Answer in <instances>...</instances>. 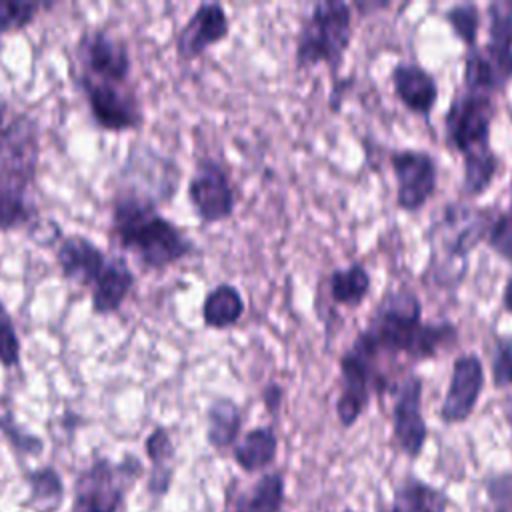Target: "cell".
I'll return each instance as SVG.
<instances>
[{"label":"cell","instance_id":"6da1fadb","mask_svg":"<svg viewBox=\"0 0 512 512\" xmlns=\"http://www.w3.org/2000/svg\"><path fill=\"white\" fill-rule=\"evenodd\" d=\"M358 338L382 360V356H406L412 362L438 358L456 344L458 326L440 320L424 322L420 296L406 286L386 290L374 306Z\"/></svg>","mask_w":512,"mask_h":512},{"label":"cell","instance_id":"7a4b0ae2","mask_svg":"<svg viewBox=\"0 0 512 512\" xmlns=\"http://www.w3.org/2000/svg\"><path fill=\"white\" fill-rule=\"evenodd\" d=\"M110 220L116 244L148 270H166L196 250L192 238L160 214L154 202L132 192H116Z\"/></svg>","mask_w":512,"mask_h":512},{"label":"cell","instance_id":"3957f363","mask_svg":"<svg viewBox=\"0 0 512 512\" xmlns=\"http://www.w3.org/2000/svg\"><path fill=\"white\" fill-rule=\"evenodd\" d=\"M352 42V6L342 0L316 2L310 14L302 20L294 62L298 70H308L318 64L330 66L336 72Z\"/></svg>","mask_w":512,"mask_h":512},{"label":"cell","instance_id":"277c9868","mask_svg":"<svg viewBox=\"0 0 512 512\" xmlns=\"http://www.w3.org/2000/svg\"><path fill=\"white\" fill-rule=\"evenodd\" d=\"M340 394L336 400V416L344 428L356 424L372 394L392 392L396 384L390 382L378 356L356 336L350 348L340 356Z\"/></svg>","mask_w":512,"mask_h":512},{"label":"cell","instance_id":"5b68a950","mask_svg":"<svg viewBox=\"0 0 512 512\" xmlns=\"http://www.w3.org/2000/svg\"><path fill=\"white\" fill-rule=\"evenodd\" d=\"M494 118L496 100L492 94L470 90L458 92L444 114L448 146L462 154V158L494 150L490 144Z\"/></svg>","mask_w":512,"mask_h":512},{"label":"cell","instance_id":"8992f818","mask_svg":"<svg viewBox=\"0 0 512 512\" xmlns=\"http://www.w3.org/2000/svg\"><path fill=\"white\" fill-rule=\"evenodd\" d=\"M494 214L496 210L492 208H478L462 202L446 204L432 230L436 252H442L448 264H466L470 252L484 242Z\"/></svg>","mask_w":512,"mask_h":512},{"label":"cell","instance_id":"52a82bcc","mask_svg":"<svg viewBox=\"0 0 512 512\" xmlns=\"http://www.w3.org/2000/svg\"><path fill=\"white\" fill-rule=\"evenodd\" d=\"M188 202L202 224H216L232 218L236 190L224 166L214 158H198L186 186Z\"/></svg>","mask_w":512,"mask_h":512},{"label":"cell","instance_id":"ba28073f","mask_svg":"<svg viewBox=\"0 0 512 512\" xmlns=\"http://www.w3.org/2000/svg\"><path fill=\"white\" fill-rule=\"evenodd\" d=\"M388 162L396 180V206L404 212L424 208L438 186L436 158L420 148H394Z\"/></svg>","mask_w":512,"mask_h":512},{"label":"cell","instance_id":"9c48e42d","mask_svg":"<svg viewBox=\"0 0 512 512\" xmlns=\"http://www.w3.org/2000/svg\"><path fill=\"white\" fill-rule=\"evenodd\" d=\"M78 58L86 78L110 84H124L132 74L128 44L104 28L86 30L78 42Z\"/></svg>","mask_w":512,"mask_h":512},{"label":"cell","instance_id":"30bf717a","mask_svg":"<svg viewBox=\"0 0 512 512\" xmlns=\"http://www.w3.org/2000/svg\"><path fill=\"white\" fill-rule=\"evenodd\" d=\"M90 114L106 132H130L144 122V112L136 96L118 88V84L80 78Z\"/></svg>","mask_w":512,"mask_h":512},{"label":"cell","instance_id":"8fae6325","mask_svg":"<svg viewBox=\"0 0 512 512\" xmlns=\"http://www.w3.org/2000/svg\"><path fill=\"white\" fill-rule=\"evenodd\" d=\"M422 376L416 372L406 374L392 390L394 404H392V428L394 438L400 450L410 456L418 458L428 436L426 420L422 414Z\"/></svg>","mask_w":512,"mask_h":512},{"label":"cell","instance_id":"7c38bea8","mask_svg":"<svg viewBox=\"0 0 512 512\" xmlns=\"http://www.w3.org/2000/svg\"><path fill=\"white\" fill-rule=\"evenodd\" d=\"M486 370L484 362L474 352L458 354L450 368V380L440 404V420L446 424H458L470 418L480 394L484 390Z\"/></svg>","mask_w":512,"mask_h":512},{"label":"cell","instance_id":"4fadbf2b","mask_svg":"<svg viewBox=\"0 0 512 512\" xmlns=\"http://www.w3.org/2000/svg\"><path fill=\"white\" fill-rule=\"evenodd\" d=\"M230 36V18L220 2H202L176 34V56L182 62L200 58L210 46Z\"/></svg>","mask_w":512,"mask_h":512},{"label":"cell","instance_id":"5bb4252c","mask_svg":"<svg viewBox=\"0 0 512 512\" xmlns=\"http://www.w3.org/2000/svg\"><path fill=\"white\" fill-rule=\"evenodd\" d=\"M132 458L122 466L108 460H96L76 482L74 512H118L122 490L120 476L128 472Z\"/></svg>","mask_w":512,"mask_h":512},{"label":"cell","instance_id":"9a60e30c","mask_svg":"<svg viewBox=\"0 0 512 512\" xmlns=\"http://www.w3.org/2000/svg\"><path fill=\"white\" fill-rule=\"evenodd\" d=\"M108 260L110 256L84 234H68L58 242L56 248V264L62 276L90 290L104 272Z\"/></svg>","mask_w":512,"mask_h":512},{"label":"cell","instance_id":"2e32d148","mask_svg":"<svg viewBox=\"0 0 512 512\" xmlns=\"http://www.w3.org/2000/svg\"><path fill=\"white\" fill-rule=\"evenodd\" d=\"M390 82L394 96L412 114L428 118L438 102V82L418 62H396L390 70Z\"/></svg>","mask_w":512,"mask_h":512},{"label":"cell","instance_id":"e0dca14e","mask_svg":"<svg viewBox=\"0 0 512 512\" xmlns=\"http://www.w3.org/2000/svg\"><path fill=\"white\" fill-rule=\"evenodd\" d=\"M488 38L482 46L502 86L512 80V0L490 2L486 8Z\"/></svg>","mask_w":512,"mask_h":512},{"label":"cell","instance_id":"ac0fdd59","mask_svg":"<svg viewBox=\"0 0 512 512\" xmlns=\"http://www.w3.org/2000/svg\"><path fill=\"white\" fill-rule=\"evenodd\" d=\"M134 284H136V276L128 260L120 254L110 256L104 272L100 274V278L90 290L92 312L98 316L116 314L126 302Z\"/></svg>","mask_w":512,"mask_h":512},{"label":"cell","instance_id":"d6986e66","mask_svg":"<svg viewBox=\"0 0 512 512\" xmlns=\"http://www.w3.org/2000/svg\"><path fill=\"white\" fill-rule=\"evenodd\" d=\"M246 304L240 290L234 284L220 282L216 284L202 302V322L214 330H226L236 326L244 316Z\"/></svg>","mask_w":512,"mask_h":512},{"label":"cell","instance_id":"ffe728a7","mask_svg":"<svg viewBox=\"0 0 512 512\" xmlns=\"http://www.w3.org/2000/svg\"><path fill=\"white\" fill-rule=\"evenodd\" d=\"M372 290V276L362 262H350L344 268H334L328 276L330 300L336 306L358 308Z\"/></svg>","mask_w":512,"mask_h":512},{"label":"cell","instance_id":"44dd1931","mask_svg":"<svg viewBox=\"0 0 512 512\" xmlns=\"http://www.w3.org/2000/svg\"><path fill=\"white\" fill-rule=\"evenodd\" d=\"M448 510V496L418 480L406 478L394 492V504L388 512H446Z\"/></svg>","mask_w":512,"mask_h":512},{"label":"cell","instance_id":"7402d4cb","mask_svg":"<svg viewBox=\"0 0 512 512\" xmlns=\"http://www.w3.org/2000/svg\"><path fill=\"white\" fill-rule=\"evenodd\" d=\"M278 450V438L276 432L270 426H256L246 432V436L236 444L234 458L236 462L248 470H262L268 466Z\"/></svg>","mask_w":512,"mask_h":512},{"label":"cell","instance_id":"603a6c76","mask_svg":"<svg viewBox=\"0 0 512 512\" xmlns=\"http://www.w3.org/2000/svg\"><path fill=\"white\" fill-rule=\"evenodd\" d=\"M208 428L206 438L216 448H226L236 442L240 426H242V414L234 400L230 398H216L208 406Z\"/></svg>","mask_w":512,"mask_h":512},{"label":"cell","instance_id":"cb8c5ba5","mask_svg":"<svg viewBox=\"0 0 512 512\" xmlns=\"http://www.w3.org/2000/svg\"><path fill=\"white\" fill-rule=\"evenodd\" d=\"M498 168H500V156L496 154V150L464 158L462 192L468 198L482 196L492 186V182L498 174Z\"/></svg>","mask_w":512,"mask_h":512},{"label":"cell","instance_id":"d4e9b609","mask_svg":"<svg viewBox=\"0 0 512 512\" xmlns=\"http://www.w3.org/2000/svg\"><path fill=\"white\" fill-rule=\"evenodd\" d=\"M462 80H464V90H470V92L492 94V92L504 88L496 70L492 68L490 60L486 58L482 46H472L466 50Z\"/></svg>","mask_w":512,"mask_h":512},{"label":"cell","instance_id":"484cf974","mask_svg":"<svg viewBox=\"0 0 512 512\" xmlns=\"http://www.w3.org/2000/svg\"><path fill=\"white\" fill-rule=\"evenodd\" d=\"M52 6L42 0H0V38L26 30L42 10Z\"/></svg>","mask_w":512,"mask_h":512},{"label":"cell","instance_id":"4316f807","mask_svg":"<svg viewBox=\"0 0 512 512\" xmlns=\"http://www.w3.org/2000/svg\"><path fill=\"white\" fill-rule=\"evenodd\" d=\"M444 20L452 28L454 36L468 48L478 46V32L482 24L480 8L474 2H458L444 10Z\"/></svg>","mask_w":512,"mask_h":512},{"label":"cell","instance_id":"83f0119b","mask_svg":"<svg viewBox=\"0 0 512 512\" xmlns=\"http://www.w3.org/2000/svg\"><path fill=\"white\" fill-rule=\"evenodd\" d=\"M22 360V342L16 332L12 314L0 300V366L6 370L18 368Z\"/></svg>","mask_w":512,"mask_h":512},{"label":"cell","instance_id":"f1b7e54d","mask_svg":"<svg viewBox=\"0 0 512 512\" xmlns=\"http://www.w3.org/2000/svg\"><path fill=\"white\" fill-rule=\"evenodd\" d=\"M284 498V478L280 472L266 474L250 500V512H278Z\"/></svg>","mask_w":512,"mask_h":512},{"label":"cell","instance_id":"f546056e","mask_svg":"<svg viewBox=\"0 0 512 512\" xmlns=\"http://www.w3.org/2000/svg\"><path fill=\"white\" fill-rule=\"evenodd\" d=\"M486 246L512 266V212H496L486 238Z\"/></svg>","mask_w":512,"mask_h":512},{"label":"cell","instance_id":"4dcf8cb0","mask_svg":"<svg viewBox=\"0 0 512 512\" xmlns=\"http://www.w3.org/2000/svg\"><path fill=\"white\" fill-rule=\"evenodd\" d=\"M490 372L494 388L512 386V336H494V348L490 354Z\"/></svg>","mask_w":512,"mask_h":512},{"label":"cell","instance_id":"1f68e13d","mask_svg":"<svg viewBox=\"0 0 512 512\" xmlns=\"http://www.w3.org/2000/svg\"><path fill=\"white\" fill-rule=\"evenodd\" d=\"M30 486H32L34 502L40 508H44V506H48V508L58 506V502L62 498V482H60L58 472H54L52 468L36 470L30 476Z\"/></svg>","mask_w":512,"mask_h":512},{"label":"cell","instance_id":"d6a6232c","mask_svg":"<svg viewBox=\"0 0 512 512\" xmlns=\"http://www.w3.org/2000/svg\"><path fill=\"white\" fill-rule=\"evenodd\" d=\"M146 454L154 462L156 468H162L168 462V458L174 454V446H172V440H170V434L166 428L158 426L148 434Z\"/></svg>","mask_w":512,"mask_h":512},{"label":"cell","instance_id":"836d02e7","mask_svg":"<svg viewBox=\"0 0 512 512\" xmlns=\"http://www.w3.org/2000/svg\"><path fill=\"white\" fill-rule=\"evenodd\" d=\"M0 428L4 430V434L22 450L26 452H38L42 450V442L36 438V436H30V434H22V430L10 420V418H4L0 420Z\"/></svg>","mask_w":512,"mask_h":512},{"label":"cell","instance_id":"e575fe53","mask_svg":"<svg viewBox=\"0 0 512 512\" xmlns=\"http://www.w3.org/2000/svg\"><path fill=\"white\" fill-rule=\"evenodd\" d=\"M282 398H284V388L278 384V382H268L264 388H262V402L266 406V410L270 414H276L282 406Z\"/></svg>","mask_w":512,"mask_h":512},{"label":"cell","instance_id":"d590c367","mask_svg":"<svg viewBox=\"0 0 512 512\" xmlns=\"http://www.w3.org/2000/svg\"><path fill=\"white\" fill-rule=\"evenodd\" d=\"M352 84H354V78H352V76H348V78H334L332 90H330V98H328V104H330V108H332L334 112L340 110L342 100H344L346 92L352 88Z\"/></svg>","mask_w":512,"mask_h":512},{"label":"cell","instance_id":"8d00e7d4","mask_svg":"<svg viewBox=\"0 0 512 512\" xmlns=\"http://www.w3.org/2000/svg\"><path fill=\"white\" fill-rule=\"evenodd\" d=\"M18 118V116H16ZM16 118H10L8 116V104L0 100V158L10 142V136H12V130H14V124H16Z\"/></svg>","mask_w":512,"mask_h":512},{"label":"cell","instance_id":"74e56055","mask_svg":"<svg viewBox=\"0 0 512 512\" xmlns=\"http://www.w3.org/2000/svg\"><path fill=\"white\" fill-rule=\"evenodd\" d=\"M502 306L506 312L512 314V276L506 278L504 288H502Z\"/></svg>","mask_w":512,"mask_h":512},{"label":"cell","instance_id":"f35d334b","mask_svg":"<svg viewBox=\"0 0 512 512\" xmlns=\"http://www.w3.org/2000/svg\"><path fill=\"white\" fill-rule=\"evenodd\" d=\"M510 190H512V180H510Z\"/></svg>","mask_w":512,"mask_h":512},{"label":"cell","instance_id":"ab89813d","mask_svg":"<svg viewBox=\"0 0 512 512\" xmlns=\"http://www.w3.org/2000/svg\"><path fill=\"white\" fill-rule=\"evenodd\" d=\"M346 512H352V510H346Z\"/></svg>","mask_w":512,"mask_h":512}]
</instances>
